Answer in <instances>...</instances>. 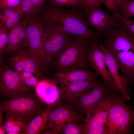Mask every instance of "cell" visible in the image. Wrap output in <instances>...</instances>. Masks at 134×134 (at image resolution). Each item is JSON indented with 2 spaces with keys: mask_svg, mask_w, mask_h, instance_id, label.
<instances>
[{
  "mask_svg": "<svg viewBox=\"0 0 134 134\" xmlns=\"http://www.w3.org/2000/svg\"><path fill=\"white\" fill-rule=\"evenodd\" d=\"M85 22L87 26L94 27L100 36L115 27L121 19L102 9L101 5L86 12Z\"/></svg>",
  "mask_w": 134,
  "mask_h": 134,
  "instance_id": "obj_12",
  "label": "cell"
},
{
  "mask_svg": "<svg viewBox=\"0 0 134 134\" xmlns=\"http://www.w3.org/2000/svg\"><path fill=\"white\" fill-rule=\"evenodd\" d=\"M42 132L43 134H57L58 132L56 130L52 129H49Z\"/></svg>",
  "mask_w": 134,
  "mask_h": 134,
  "instance_id": "obj_35",
  "label": "cell"
},
{
  "mask_svg": "<svg viewBox=\"0 0 134 134\" xmlns=\"http://www.w3.org/2000/svg\"><path fill=\"white\" fill-rule=\"evenodd\" d=\"M84 134H107L106 125L92 128L87 131Z\"/></svg>",
  "mask_w": 134,
  "mask_h": 134,
  "instance_id": "obj_33",
  "label": "cell"
},
{
  "mask_svg": "<svg viewBox=\"0 0 134 134\" xmlns=\"http://www.w3.org/2000/svg\"><path fill=\"white\" fill-rule=\"evenodd\" d=\"M90 43L76 36L71 38L67 46L57 56L55 62L56 67L62 70L87 67L89 65L87 56Z\"/></svg>",
  "mask_w": 134,
  "mask_h": 134,
  "instance_id": "obj_5",
  "label": "cell"
},
{
  "mask_svg": "<svg viewBox=\"0 0 134 134\" xmlns=\"http://www.w3.org/2000/svg\"><path fill=\"white\" fill-rule=\"evenodd\" d=\"M35 91L38 97L47 105L54 107L61 100L59 87L51 79L40 80Z\"/></svg>",
  "mask_w": 134,
  "mask_h": 134,
  "instance_id": "obj_18",
  "label": "cell"
},
{
  "mask_svg": "<svg viewBox=\"0 0 134 134\" xmlns=\"http://www.w3.org/2000/svg\"><path fill=\"white\" fill-rule=\"evenodd\" d=\"M7 133L4 125H0V134H5Z\"/></svg>",
  "mask_w": 134,
  "mask_h": 134,
  "instance_id": "obj_37",
  "label": "cell"
},
{
  "mask_svg": "<svg viewBox=\"0 0 134 134\" xmlns=\"http://www.w3.org/2000/svg\"><path fill=\"white\" fill-rule=\"evenodd\" d=\"M89 65L95 71L97 77L101 76L111 91L119 92L112 78L106 65L104 55L96 43H90L87 56Z\"/></svg>",
  "mask_w": 134,
  "mask_h": 134,
  "instance_id": "obj_11",
  "label": "cell"
},
{
  "mask_svg": "<svg viewBox=\"0 0 134 134\" xmlns=\"http://www.w3.org/2000/svg\"><path fill=\"white\" fill-rule=\"evenodd\" d=\"M47 105L36 93L30 92L24 96L4 99L1 102L0 106L4 112L15 114L27 124L45 109Z\"/></svg>",
  "mask_w": 134,
  "mask_h": 134,
  "instance_id": "obj_4",
  "label": "cell"
},
{
  "mask_svg": "<svg viewBox=\"0 0 134 134\" xmlns=\"http://www.w3.org/2000/svg\"><path fill=\"white\" fill-rule=\"evenodd\" d=\"M72 120L84 123L85 118L74 106L66 104L61 100L50 112L47 122L42 131L52 129L57 131L59 133L64 125Z\"/></svg>",
  "mask_w": 134,
  "mask_h": 134,
  "instance_id": "obj_9",
  "label": "cell"
},
{
  "mask_svg": "<svg viewBox=\"0 0 134 134\" xmlns=\"http://www.w3.org/2000/svg\"><path fill=\"white\" fill-rule=\"evenodd\" d=\"M3 112L2 108L0 106V125H3L5 122L4 119Z\"/></svg>",
  "mask_w": 134,
  "mask_h": 134,
  "instance_id": "obj_36",
  "label": "cell"
},
{
  "mask_svg": "<svg viewBox=\"0 0 134 134\" xmlns=\"http://www.w3.org/2000/svg\"><path fill=\"white\" fill-rule=\"evenodd\" d=\"M18 73L26 85L30 88L35 87L40 80L33 74L30 72L23 71Z\"/></svg>",
  "mask_w": 134,
  "mask_h": 134,
  "instance_id": "obj_28",
  "label": "cell"
},
{
  "mask_svg": "<svg viewBox=\"0 0 134 134\" xmlns=\"http://www.w3.org/2000/svg\"><path fill=\"white\" fill-rule=\"evenodd\" d=\"M21 0H0V10L6 8L19 7Z\"/></svg>",
  "mask_w": 134,
  "mask_h": 134,
  "instance_id": "obj_31",
  "label": "cell"
},
{
  "mask_svg": "<svg viewBox=\"0 0 134 134\" xmlns=\"http://www.w3.org/2000/svg\"><path fill=\"white\" fill-rule=\"evenodd\" d=\"M119 93L114 92L106 124L107 134H132L134 104H127Z\"/></svg>",
  "mask_w": 134,
  "mask_h": 134,
  "instance_id": "obj_3",
  "label": "cell"
},
{
  "mask_svg": "<svg viewBox=\"0 0 134 134\" xmlns=\"http://www.w3.org/2000/svg\"><path fill=\"white\" fill-rule=\"evenodd\" d=\"M125 0H117V4L118 6V8L120 6V5L121 4L122 2ZM132 1H134V0H130Z\"/></svg>",
  "mask_w": 134,
  "mask_h": 134,
  "instance_id": "obj_38",
  "label": "cell"
},
{
  "mask_svg": "<svg viewBox=\"0 0 134 134\" xmlns=\"http://www.w3.org/2000/svg\"><path fill=\"white\" fill-rule=\"evenodd\" d=\"M98 78L95 72L84 68H72L60 70L51 79L57 85L61 86L76 81L94 80Z\"/></svg>",
  "mask_w": 134,
  "mask_h": 134,
  "instance_id": "obj_17",
  "label": "cell"
},
{
  "mask_svg": "<svg viewBox=\"0 0 134 134\" xmlns=\"http://www.w3.org/2000/svg\"><path fill=\"white\" fill-rule=\"evenodd\" d=\"M19 74L2 62L0 67V94L1 97L12 99L24 96L31 92Z\"/></svg>",
  "mask_w": 134,
  "mask_h": 134,
  "instance_id": "obj_7",
  "label": "cell"
},
{
  "mask_svg": "<svg viewBox=\"0 0 134 134\" xmlns=\"http://www.w3.org/2000/svg\"><path fill=\"white\" fill-rule=\"evenodd\" d=\"M4 118V126L7 133L11 131H16L22 134L26 131L28 125L18 116L9 112H5Z\"/></svg>",
  "mask_w": 134,
  "mask_h": 134,
  "instance_id": "obj_22",
  "label": "cell"
},
{
  "mask_svg": "<svg viewBox=\"0 0 134 134\" xmlns=\"http://www.w3.org/2000/svg\"><path fill=\"white\" fill-rule=\"evenodd\" d=\"M98 47L103 53L107 67L110 75L118 88L119 93L125 100H129L131 92L126 82L119 73V69L115 61L109 50L104 47L101 42Z\"/></svg>",
  "mask_w": 134,
  "mask_h": 134,
  "instance_id": "obj_16",
  "label": "cell"
},
{
  "mask_svg": "<svg viewBox=\"0 0 134 134\" xmlns=\"http://www.w3.org/2000/svg\"><path fill=\"white\" fill-rule=\"evenodd\" d=\"M103 36L101 43L110 51L129 88L134 85V35L121 19Z\"/></svg>",
  "mask_w": 134,
  "mask_h": 134,
  "instance_id": "obj_2",
  "label": "cell"
},
{
  "mask_svg": "<svg viewBox=\"0 0 134 134\" xmlns=\"http://www.w3.org/2000/svg\"><path fill=\"white\" fill-rule=\"evenodd\" d=\"M85 12H86L93 9L101 4L100 0H81Z\"/></svg>",
  "mask_w": 134,
  "mask_h": 134,
  "instance_id": "obj_29",
  "label": "cell"
},
{
  "mask_svg": "<svg viewBox=\"0 0 134 134\" xmlns=\"http://www.w3.org/2000/svg\"><path fill=\"white\" fill-rule=\"evenodd\" d=\"M19 6L22 12V17L40 13L33 5L31 0H21Z\"/></svg>",
  "mask_w": 134,
  "mask_h": 134,
  "instance_id": "obj_27",
  "label": "cell"
},
{
  "mask_svg": "<svg viewBox=\"0 0 134 134\" xmlns=\"http://www.w3.org/2000/svg\"><path fill=\"white\" fill-rule=\"evenodd\" d=\"M8 63L17 72L26 71L32 73L40 80L44 78L41 64L29 46L22 48L15 52L9 59Z\"/></svg>",
  "mask_w": 134,
  "mask_h": 134,
  "instance_id": "obj_10",
  "label": "cell"
},
{
  "mask_svg": "<svg viewBox=\"0 0 134 134\" xmlns=\"http://www.w3.org/2000/svg\"><path fill=\"white\" fill-rule=\"evenodd\" d=\"M39 14L44 24L79 37L89 43L95 42L98 45L101 42L100 36L86 24V13L82 7L67 9L45 5Z\"/></svg>",
  "mask_w": 134,
  "mask_h": 134,
  "instance_id": "obj_1",
  "label": "cell"
},
{
  "mask_svg": "<svg viewBox=\"0 0 134 134\" xmlns=\"http://www.w3.org/2000/svg\"><path fill=\"white\" fill-rule=\"evenodd\" d=\"M26 46H29L28 36L25 26L21 20L9 30L6 52H15Z\"/></svg>",
  "mask_w": 134,
  "mask_h": 134,
  "instance_id": "obj_19",
  "label": "cell"
},
{
  "mask_svg": "<svg viewBox=\"0 0 134 134\" xmlns=\"http://www.w3.org/2000/svg\"><path fill=\"white\" fill-rule=\"evenodd\" d=\"M7 134H21L20 133L15 131H10L7 133Z\"/></svg>",
  "mask_w": 134,
  "mask_h": 134,
  "instance_id": "obj_39",
  "label": "cell"
},
{
  "mask_svg": "<svg viewBox=\"0 0 134 134\" xmlns=\"http://www.w3.org/2000/svg\"><path fill=\"white\" fill-rule=\"evenodd\" d=\"M72 35L57 28L44 24L42 39L45 52L51 62L67 46Z\"/></svg>",
  "mask_w": 134,
  "mask_h": 134,
  "instance_id": "obj_8",
  "label": "cell"
},
{
  "mask_svg": "<svg viewBox=\"0 0 134 134\" xmlns=\"http://www.w3.org/2000/svg\"><path fill=\"white\" fill-rule=\"evenodd\" d=\"M111 14L121 20L131 32L134 35V21L124 17L117 12H110Z\"/></svg>",
  "mask_w": 134,
  "mask_h": 134,
  "instance_id": "obj_30",
  "label": "cell"
},
{
  "mask_svg": "<svg viewBox=\"0 0 134 134\" xmlns=\"http://www.w3.org/2000/svg\"><path fill=\"white\" fill-rule=\"evenodd\" d=\"M110 91L104 81L83 93L75 104V108L86 116L94 110L99 102Z\"/></svg>",
  "mask_w": 134,
  "mask_h": 134,
  "instance_id": "obj_13",
  "label": "cell"
},
{
  "mask_svg": "<svg viewBox=\"0 0 134 134\" xmlns=\"http://www.w3.org/2000/svg\"><path fill=\"white\" fill-rule=\"evenodd\" d=\"M101 3L103 4L106 6L107 11L117 12L118 6L117 0H100Z\"/></svg>",
  "mask_w": 134,
  "mask_h": 134,
  "instance_id": "obj_32",
  "label": "cell"
},
{
  "mask_svg": "<svg viewBox=\"0 0 134 134\" xmlns=\"http://www.w3.org/2000/svg\"><path fill=\"white\" fill-rule=\"evenodd\" d=\"M9 30L4 25H0V62L5 52L8 40Z\"/></svg>",
  "mask_w": 134,
  "mask_h": 134,
  "instance_id": "obj_25",
  "label": "cell"
},
{
  "mask_svg": "<svg viewBox=\"0 0 134 134\" xmlns=\"http://www.w3.org/2000/svg\"><path fill=\"white\" fill-rule=\"evenodd\" d=\"M84 124L73 120L67 122L59 134H83Z\"/></svg>",
  "mask_w": 134,
  "mask_h": 134,
  "instance_id": "obj_23",
  "label": "cell"
},
{
  "mask_svg": "<svg viewBox=\"0 0 134 134\" xmlns=\"http://www.w3.org/2000/svg\"><path fill=\"white\" fill-rule=\"evenodd\" d=\"M117 12L127 18L134 16V0H124L119 6Z\"/></svg>",
  "mask_w": 134,
  "mask_h": 134,
  "instance_id": "obj_24",
  "label": "cell"
},
{
  "mask_svg": "<svg viewBox=\"0 0 134 134\" xmlns=\"http://www.w3.org/2000/svg\"><path fill=\"white\" fill-rule=\"evenodd\" d=\"M51 7L67 6L78 7L82 6L81 0H48Z\"/></svg>",
  "mask_w": 134,
  "mask_h": 134,
  "instance_id": "obj_26",
  "label": "cell"
},
{
  "mask_svg": "<svg viewBox=\"0 0 134 134\" xmlns=\"http://www.w3.org/2000/svg\"><path fill=\"white\" fill-rule=\"evenodd\" d=\"M103 81L98 78L94 80L79 81L60 86L59 88L61 101L65 103L75 106L82 94L93 87L101 84Z\"/></svg>",
  "mask_w": 134,
  "mask_h": 134,
  "instance_id": "obj_14",
  "label": "cell"
},
{
  "mask_svg": "<svg viewBox=\"0 0 134 134\" xmlns=\"http://www.w3.org/2000/svg\"><path fill=\"white\" fill-rule=\"evenodd\" d=\"M53 107L47 105L45 109L37 114L29 122L26 131L22 134H39L46 125L49 113Z\"/></svg>",
  "mask_w": 134,
  "mask_h": 134,
  "instance_id": "obj_20",
  "label": "cell"
},
{
  "mask_svg": "<svg viewBox=\"0 0 134 134\" xmlns=\"http://www.w3.org/2000/svg\"><path fill=\"white\" fill-rule=\"evenodd\" d=\"M21 20L26 27L30 49L36 56L45 74H47L51 62L46 53L42 42L43 22L38 14L23 16Z\"/></svg>",
  "mask_w": 134,
  "mask_h": 134,
  "instance_id": "obj_6",
  "label": "cell"
},
{
  "mask_svg": "<svg viewBox=\"0 0 134 134\" xmlns=\"http://www.w3.org/2000/svg\"><path fill=\"white\" fill-rule=\"evenodd\" d=\"M47 0H31L35 7L40 13L42 8L45 6Z\"/></svg>",
  "mask_w": 134,
  "mask_h": 134,
  "instance_id": "obj_34",
  "label": "cell"
},
{
  "mask_svg": "<svg viewBox=\"0 0 134 134\" xmlns=\"http://www.w3.org/2000/svg\"><path fill=\"white\" fill-rule=\"evenodd\" d=\"M22 16V12L19 6L4 8L0 10V24L4 25L9 30L20 21Z\"/></svg>",
  "mask_w": 134,
  "mask_h": 134,
  "instance_id": "obj_21",
  "label": "cell"
},
{
  "mask_svg": "<svg viewBox=\"0 0 134 134\" xmlns=\"http://www.w3.org/2000/svg\"><path fill=\"white\" fill-rule=\"evenodd\" d=\"M114 92L110 91L99 101L93 112L86 116L84 123L83 134L92 128L106 125Z\"/></svg>",
  "mask_w": 134,
  "mask_h": 134,
  "instance_id": "obj_15",
  "label": "cell"
}]
</instances>
